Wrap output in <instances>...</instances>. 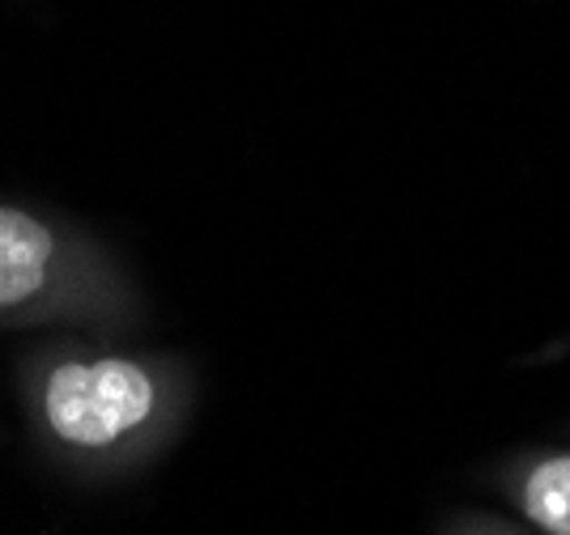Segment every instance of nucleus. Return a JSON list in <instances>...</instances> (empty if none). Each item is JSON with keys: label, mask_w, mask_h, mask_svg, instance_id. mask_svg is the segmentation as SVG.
I'll use <instances>...</instances> for the list:
<instances>
[{"label": "nucleus", "mask_w": 570, "mask_h": 535, "mask_svg": "<svg viewBox=\"0 0 570 535\" xmlns=\"http://www.w3.org/2000/svg\"><path fill=\"white\" fill-rule=\"evenodd\" d=\"M141 324V294L111 247L69 212L0 196V331H98Z\"/></svg>", "instance_id": "2"}, {"label": "nucleus", "mask_w": 570, "mask_h": 535, "mask_svg": "<svg viewBox=\"0 0 570 535\" xmlns=\"http://www.w3.org/2000/svg\"><path fill=\"white\" fill-rule=\"evenodd\" d=\"M30 450L95 485L149 464L184 429L191 374L179 357L98 331H43L13 361Z\"/></svg>", "instance_id": "1"}, {"label": "nucleus", "mask_w": 570, "mask_h": 535, "mask_svg": "<svg viewBox=\"0 0 570 535\" xmlns=\"http://www.w3.org/2000/svg\"><path fill=\"white\" fill-rule=\"evenodd\" d=\"M515 502L546 535H570V450L541 455L515 476Z\"/></svg>", "instance_id": "3"}]
</instances>
